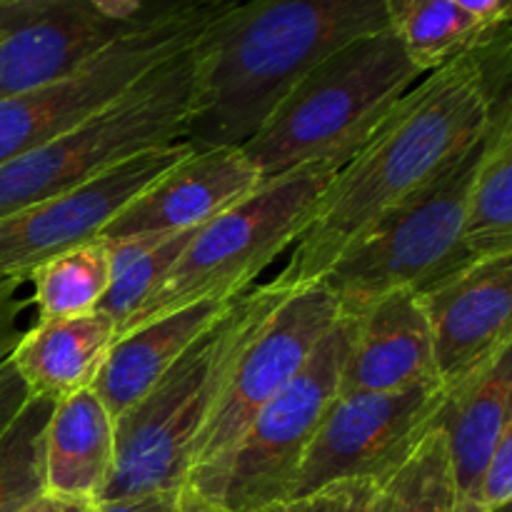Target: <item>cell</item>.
Returning a JSON list of instances; mask_svg holds the SVG:
<instances>
[{"mask_svg":"<svg viewBox=\"0 0 512 512\" xmlns=\"http://www.w3.org/2000/svg\"><path fill=\"white\" fill-rule=\"evenodd\" d=\"M463 245L470 260L512 255V103L490 108L468 188Z\"/></svg>","mask_w":512,"mask_h":512,"instance_id":"cell-21","label":"cell"},{"mask_svg":"<svg viewBox=\"0 0 512 512\" xmlns=\"http://www.w3.org/2000/svg\"><path fill=\"white\" fill-rule=\"evenodd\" d=\"M385 28V0L228 3L195 43L180 143L193 153L245 148L315 65Z\"/></svg>","mask_w":512,"mask_h":512,"instance_id":"cell-2","label":"cell"},{"mask_svg":"<svg viewBox=\"0 0 512 512\" xmlns=\"http://www.w3.org/2000/svg\"><path fill=\"white\" fill-rule=\"evenodd\" d=\"M193 153L170 143L113 165L90 183L0 220V278H23L60 253L98 238L148 185Z\"/></svg>","mask_w":512,"mask_h":512,"instance_id":"cell-13","label":"cell"},{"mask_svg":"<svg viewBox=\"0 0 512 512\" xmlns=\"http://www.w3.org/2000/svg\"><path fill=\"white\" fill-rule=\"evenodd\" d=\"M370 498H373V493H370V495H368V498H365V500H363V503H360V505H358V508H355V512H370Z\"/></svg>","mask_w":512,"mask_h":512,"instance_id":"cell-35","label":"cell"},{"mask_svg":"<svg viewBox=\"0 0 512 512\" xmlns=\"http://www.w3.org/2000/svg\"><path fill=\"white\" fill-rule=\"evenodd\" d=\"M353 318L340 315L305 368L255 415L230 453L213 500L228 512H258L293 498L300 465L338 398Z\"/></svg>","mask_w":512,"mask_h":512,"instance_id":"cell-9","label":"cell"},{"mask_svg":"<svg viewBox=\"0 0 512 512\" xmlns=\"http://www.w3.org/2000/svg\"><path fill=\"white\" fill-rule=\"evenodd\" d=\"M473 500L488 512L512 505V430L503 435L493 458L485 465Z\"/></svg>","mask_w":512,"mask_h":512,"instance_id":"cell-27","label":"cell"},{"mask_svg":"<svg viewBox=\"0 0 512 512\" xmlns=\"http://www.w3.org/2000/svg\"><path fill=\"white\" fill-rule=\"evenodd\" d=\"M478 153L480 143L390 210L318 280L338 298L340 315L353 318L395 290L423 293L475 263L465 253L463 225Z\"/></svg>","mask_w":512,"mask_h":512,"instance_id":"cell-7","label":"cell"},{"mask_svg":"<svg viewBox=\"0 0 512 512\" xmlns=\"http://www.w3.org/2000/svg\"><path fill=\"white\" fill-rule=\"evenodd\" d=\"M425 78L393 30L363 35L315 65L243 148L263 180L313 163L343 168Z\"/></svg>","mask_w":512,"mask_h":512,"instance_id":"cell-4","label":"cell"},{"mask_svg":"<svg viewBox=\"0 0 512 512\" xmlns=\"http://www.w3.org/2000/svg\"><path fill=\"white\" fill-rule=\"evenodd\" d=\"M445 400L440 380L395 393L338 395L300 465L293 498L333 485H383L438 428Z\"/></svg>","mask_w":512,"mask_h":512,"instance_id":"cell-11","label":"cell"},{"mask_svg":"<svg viewBox=\"0 0 512 512\" xmlns=\"http://www.w3.org/2000/svg\"><path fill=\"white\" fill-rule=\"evenodd\" d=\"M340 318L338 298L323 283L295 288L280 300L235 365L210 423L193 448L188 485L213 500L230 453L255 415L305 368Z\"/></svg>","mask_w":512,"mask_h":512,"instance_id":"cell-10","label":"cell"},{"mask_svg":"<svg viewBox=\"0 0 512 512\" xmlns=\"http://www.w3.org/2000/svg\"><path fill=\"white\" fill-rule=\"evenodd\" d=\"M373 490V485H333L320 493L290 498L258 512H355Z\"/></svg>","mask_w":512,"mask_h":512,"instance_id":"cell-28","label":"cell"},{"mask_svg":"<svg viewBox=\"0 0 512 512\" xmlns=\"http://www.w3.org/2000/svg\"><path fill=\"white\" fill-rule=\"evenodd\" d=\"M118 340V325L103 310L68 320H38L10 353L28 398L60 400L93 388Z\"/></svg>","mask_w":512,"mask_h":512,"instance_id":"cell-18","label":"cell"},{"mask_svg":"<svg viewBox=\"0 0 512 512\" xmlns=\"http://www.w3.org/2000/svg\"><path fill=\"white\" fill-rule=\"evenodd\" d=\"M108 248L100 238L60 253L28 275L38 320H68L95 313L110 288Z\"/></svg>","mask_w":512,"mask_h":512,"instance_id":"cell-23","label":"cell"},{"mask_svg":"<svg viewBox=\"0 0 512 512\" xmlns=\"http://www.w3.org/2000/svg\"><path fill=\"white\" fill-rule=\"evenodd\" d=\"M460 495L443 430L435 428L403 468L373 490L370 512H453Z\"/></svg>","mask_w":512,"mask_h":512,"instance_id":"cell-25","label":"cell"},{"mask_svg":"<svg viewBox=\"0 0 512 512\" xmlns=\"http://www.w3.org/2000/svg\"><path fill=\"white\" fill-rule=\"evenodd\" d=\"M115 463V420L93 390L53 405L43 440L45 498L90 512L103 500Z\"/></svg>","mask_w":512,"mask_h":512,"instance_id":"cell-17","label":"cell"},{"mask_svg":"<svg viewBox=\"0 0 512 512\" xmlns=\"http://www.w3.org/2000/svg\"><path fill=\"white\" fill-rule=\"evenodd\" d=\"M178 512H228V510H225L223 505L215 503V500L200 495L198 490L190 488V485H185L183 493H180Z\"/></svg>","mask_w":512,"mask_h":512,"instance_id":"cell-32","label":"cell"},{"mask_svg":"<svg viewBox=\"0 0 512 512\" xmlns=\"http://www.w3.org/2000/svg\"><path fill=\"white\" fill-rule=\"evenodd\" d=\"M385 8L388 28L405 58L423 75L473 53L488 35L500 30L483 28L463 0H385Z\"/></svg>","mask_w":512,"mask_h":512,"instance_id":"cell-22","label":"cell"},{"mask_svg":"<svg viewBox=\"0 0 512 512\" xmlns=\"http://www.w3.org/2000/svg\"><path fill=\"white\" fill-rule=\"evenodd\" d=\"M225 8V0H183L158 23L118 40L73 78L0 100V165L108 108L150 70L193 48Z\"/></svg>","mask_w":512,"mask_h":512,"instance_id":"cell-8","label":"cell"},{"mask_svg":"<svg viewBox=\"0 0 512 512\" xmlns=\"http://www.w3.org/2000/svg\"><path fill=\"white\" fill-rule=\"evenodd\" d=\"M453 512H488L483 508L480 503H475V500H468V498H460L458 508H455Z\"/></svg>","mask_w":512,"mask_h":512,"instance_id":"cell-34","label":"cell"},{"mask_svg":"<svg viewBox=\"0 0 512 512\" xmlns=\"http://www.w3.org/2000/svg\"><path fill=\"white\" fill-rule=\"evenodd\" d=\"M288 293L270 280L235 295L153 390L115 420V463L100 503L188 485L193 448L240 355Z\"/></svg>","mask_w":512,"mask_h":512,"instance_id":"cell-3","label":"cell"},{"mask_svg":"<svg viewBox=\"0 0 512 512\" xmlns=\"http://www.w3.org/2000/svg\"><path fill=\"white\" fill-rule=\"evenodd\" d=\"M338 170V163H313L263 180L248 198L203 225L118 338L180 308L230 300L255 285L308 230Z\"/></svg>","mask_w":512,"mask_h":512,"instance_id":"cell-5","label":"cell"},{"mask_svg":"<svg viewBox=\"0 0 512 512\" xmlns=\"http://www.w3.org/2000/svg\"><path fill=\"white\" fill-rule=\"evenodd\" d=\"M25 403H28V390H25L20 375L15 373L10 358H5L0 363V435L13 423Z\"/></svg>","mask_w":512,"mask_h":512,"instance_id":"cell-31","label":"cell"},{"mask_svg":"<svg viewBox=\"0 0 512 512\" xmlns=\"http://www.w3.org/2000/svg\"><path fill=\"white\" fill-rule=\"evenodd\" d=\"M448 390L512 348V255L475 260L418 293Z\"/></svg>","mask_w":512,"mask_h":512,"instance_id":"cell-14","label":"cell"},{"mask_svg":"<svg viewBox=\"0 0 512 512\" xmlns=\"http://www.w3.org/2000/svg\"><path fill=\"white\" fill-rule=\"evenodd\" d=\"M23 278H0V363L10 358L13 348L20 340L18 318L25 310L28 300H23Z\"/></svg>","mask_w":512,"mask_h":512,"instance_id":"cell-29","label":"cell"},{"mask_svg":"<svg viewBox=\"0 0 512 512\" xmlns=\"http://www.w3.org/2000/svg\"><path fill=\"white\" fill-rule=\"evenodd\" d=\"M33 512H80V510L68 508V505H60L50 498H40L38 503L33 505Z\"/></svg>","mask_w":512,"mask_h":512,"instance_id":"cell-33","label":"cell"},{"mask_svg":"<svg viewBox=\"0 0 512 512\" xmlns=\"http://www.w3.org/2000/svg\"><path fill=\"white\" fill-rule=\"evenodd\" d=\"M198 230L178 235H135V238L108 240L113 280L98 310L115 320L118 333L138 313L148 295H153L158 285L168 278Z\"/></svg>","mask_w":512,"mask_h":512,"instance_id":"cell-24","label":"cell"},{"mask_svg":"<svg viewBox=\"0 0 512 512\" xmlns=\"http://www.w3.org/2000/svg\"><path fill=\"white\" fill-rule=\"evenodd\" d=\"M493 512H512V505H505V508H500V510H493Z\"/></svg>","mask_w":512,"mask_h":512,"instance_id":"cell-36","label":"cell"},{"mask_svg":"<svg viewBox=\"0 0 512 512\" xmlns=\"http://www.w3.org/2000/svg\"><path fill=\"white\" fill-rule=\"evenodd\" d=\"M180 490H160V493L135 495V498H118L98 503L90 512H178Z\"/></svg>","mask_w":512,"mask_h":512,"instance_id":"cell-30","label":"cell"},{"mask_svg":"<svg viewBox=\"0 0 512 512\" xmlns=\"http://www.w3.org/2000/svg\"><path fill=\"white\" fill-rule=\"evenodd\" d=\"M178 3L0 0V100L73 78Z\"/></svg>","mask_w":512,"mask_h":512,"instance_id":"cell-12","label":"cell"},{"mask_svg":"<svg viewBox=\"0 0 512 512\" xmlns=\"http://www.w3.org/2000/svg\"><path fill=\"white\" fill-rule=\"evenodd\" d=\"M233 300V298H230ZM230 300H205L120 335L93 383V393L118 420L138 405L175 360L218 320Z\"/></svg>","mask_w":512,"mask_h":512,"instance_id":"cell-19","label":"cell"},{"mask_svg":"<svg viewBox=\"0 0 512 512\" xmlns=\"http://www.w3.org/2000/svg\"><path fill=\"white\" fill-rule=\"evenodd\" d=\"M193 78L195 45L150 70L85 123L0 165V220L70 193L143 150L180 143Z\"/></svg>","mask_w":512,"mask_h":512,"instance_id":"cell-6","label":"cell"},{"mask_svg":"<svg viewBox=\"0 0 512 512\" xmlns=\"http://www.w3.org/2000/svg\"><path fill=\"white\" fill-rule=\"evenodd\" d=\"M488 118L490 95L473 53L420 78L338 170L273 283L283 290L318 283L390 210L473 150Z\"/></svg>","mask_w":512,"mask_h":512,"instance_id":"cell-1","label":"cell"},{"mask_svg":"<svg viewBox=\"0 0 512 512\" xmlns=\"http://www.w3.org/2000/svg\"><path fill=\"white\" fill-rule=\"evenodd\" d=\"M260 183L263 178L245 158L243 148L190 153L125 205L98 238L190 233L248 198Z\"/></svg>","mask_w":512,"mask_h":512,"instance_id":"cell-15","label":"cell"},{"mask_svg":"<svg viewBox=\"0 0 512 512\" xmlns=\"http://www.w3.org/2000/svg\"><path fill=\"white\" fill-rule=\"evenodd\" d=\"M53 405L28 398L0 435V512H20L45 498L43 440Z\"/></svg>","mask_w":512,"mask_h":512,"instance_id":"cell-26","label":"cell"},{"mask_svg":"<svg viewBox=\"0 0 512 512\" xmlns=\"http://www.w3.org/2000/svg\"><path fill=\"white\" fill-rule=\"evenodd\" d=\"M512 355H495L458 388L448 390L438 428L448 443L460 498H475L480 475L505 433L512 430Z\"/></svg>","mask_w":512,"mask_h":512,"instance_id":"cell-20","label":"cell"},{"mask_svg":"<svg viewBox=\"0 0 512 512\" xmlns=\"http://www.w3.org/2000/svg\"><path fill=\"white\" fill-rule=\"evenodd\" d=\"M438 378L433 333L413 290L383 295L353 315L338 395L395 393Z\"/></svg>","mask_w":512,"mask_h":512,"instance_id":"cell-16","label":"cell"}]
</instances>
